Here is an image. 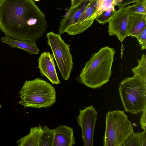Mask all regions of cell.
Masks as SVG:
<instances>
[{
	"label": "cell",
	"mask_w": 146,
	"mask_h": 146,
	"mask_svg": "<svg viewBox=\"0 0 146 146\" xmlns=\"http://www.w3.org/2000/svg\"><path fill=\"white\" fill-rule=\"evenodd\" d=\"M47 23L33 0H0V30L6 36L36 42Z\"/></svg>",
	"instance_id": "1"
},
{
	"label": "cell",
	"mask_w": 146,
	"mask_h": 146,
	"mask_svg": "<svg viewBox=\"0 0 146 146\" xmlns=\"http://www.w3.org/2000/svg\"><path fill=\"white\" fill-rule=\"evenodd\" d=\"M115 51L108 46L92 54L78 77V82L94 89L101 88L109 81Z\"/></svg>",
	"instance_id": "2"
},
{
	"label": "cell",
	"mask_w": 146,
	"mask_h": 146,
	"mask_svg": "<svg viewBox=\"0 0 146 146\" xmlns=\"http://www.w3.org/2000/svg\"><path fill=\"white\" fill-rule=\"evenodd\" d=\"M19 103L25 108H49L56 101V92L51 84L41 78L26 80L19 93Z\"/></svg>",
	"instance_id": "3"
},
{
	"label": "cell",
	"mask_w": 146,
	"mask_h": 146,
	"mask_svg": "<svg viewBox=\"0 0 146 146\" xmlns=\"http://www.w3.org/2000/svg\"><path fill=\"white\" fill-rule=\"evenodd\" d=\"M119 95L125 111L137 115L146 107V81L134 75L120 83Z\"/></svg>",
	"instance_id": "4"
},
{
	"label": "cell",
	"mask_w": 146,
	"mask_h": 146,
	"mask_svg": "<svg viewBox=\"0 0 146 146\" xmlns=\"http://www.w3.org/2000/svg\"><path fill=\"white\" fill-rule=\"evenodd\" d=\"M125 111L117 110L106 113L104 146H123L134 132L133 125Z\"/></svg>",
	"instance_id": "5"
},
{
	"label": "cell",
	"mask_w": 146,
	"mask_h": 146,
	"mask_svg": "<svg viewBox=\"0 0 146 146\" xmlns=\"http://www.w3.org/2000/svg\"><path fill=\"white\" fill-rule=\"evenodd\" d=\"M46 36L47 44L52 51L61 76L64 80H67L73 66L72 56L70 49V45L65 42L60 34L50 32L47 34Z\"/></svg>",
	"instance_id": "6"
},
{
	"label": "cell",
	"mask_w": 146,
	"mask_h": 146,
	"mask_svg": "<svg viewBox=\"0 0 146 146\" xmlns=\"http://www.w3.org/2000/svg\"><path fill=\"white\" fill-rule=\"evenodd\" d=\"M98 118L97 112L92 105L79 109L76 120L81 128L84 146H94V132Z\"/></svg>",
	"instance_id": "7"
},
{
	"label": "cell",
	"mask_w": 146,
	"mask_h": 146,
	"mask_svg": "<svg viewBox=\"0 0 146 146\" xmlns=\"http://www.w3.org/2000/svg\"><path fill=\"white\" fill-rule=\"evenodd\" d=\"M108 22V33L110 36L116 35L122 42L124 40L130 13L125 7H119Z\"/></svg>",
	"instance_id": "8"
},
{
	"label": "cell",
	"mask_w": 146,
	"mask_h": 146,
	"mask_svg": "<svg viewBox=\"0 0 146 146\" xmlns=\"http://www.w3.org/2000/svg\"><path fill=\"white\" fill-rule=\"evenodd\" d=\"M93 0H82L78 4L70 7L62 19L58 29L60 34L67 33L76 23L81 15Z\"/></svg>",
	"instance_id": "9"
},
{
	"label": "cell",
	"mask_w": 146,
	"mask_h": 146,
	"mask_svg": "<svg viewBox=\"0 0 146 146\" xmlns=\"http://www.w3.org/2000/svg\"><path fill=\"white\" fill-rule=\"evenodd\" d=\"M53 54L49 52H44L38 59V66L41 76L46 77L52 84H61L57 73Z\"/></svg>",
	"instance_id": "10"
},
{
	"label": "cell",
	"mask_w": 146,
	"mask_h": 146,
	"mask_svg": "<svg viewBox=\"0 0 146 146\" xmlns=\"http://www.w3.org/2000/svg\"><path fill=\"white\" fill-rule=\"evenodd\" d=\"M146 28V14L130 13L129 15L125 37H135Z\"/></svg>",
	"instance_id": "11"
},
{
	"label": "cell",
	"mask_w": 146,
	"mask_h": 146,
	"mask_svg": "<svg viewBox=\"0 0 146 146\" xmlns=\"http://www.w3.org/2000/svg\"><path fill=\"white\" fill-rule=\"evenodd\" d=\"M53 129L54 133V146H72L75 144L72 128L60 125Z\"/></svg>",
	"instance_id": "12"
},
{
	"label": "cell",
	"mask_w": 146,
	"mask_h": 146,
	"mask_svg": "<svg viewBox=\"0 0 146 146\" xmlns=\"http://www.w3.org/2000/svg\"><path fill=\"white\" fill-rule=\"evenodd\" d=\"M1 40L10 47L20 49L30 54H38L40 51L35 42L15 39L6 35L2 37Z\"/></svg>",
	"instance_id": "13"
},
{
	"label": "cell",
	"mask_w": 146,
	"mask_h": 146,
	"mask_svg": "<svg viewBox=\"0 0 146 146\" xmlns=\"http://www.w3.org/2000/svg\"><path fill=\"white\" fill-rule=\"evenodd\" d=\"M42 128L40 125L31 128L30 132L21 137L16 143L18 146H40L43 132Z\"/></svg>",
	"instance_id": "14"
},
{
	"label": "cell",
	"mask_w": 146,
	"mask_h": 146,
	"mask_svg": "<svg viewBox=\"0 0 146 146\" xmlns=\"http://www.w3.org/2000/svg\"><path fill=\"white\" fill-rule=\"evenodd\" d=\"M123 146H146V129L142 132H134Z\"/></svg>",
	"instance_id": "15"
},
{
	"label": "cell",
	"mask_w": 146,
	"mask_h": 146,
	"mask_svg": "<svg viewBox=\"0 0 146 146\" xmlns=\"http://www.w3.org/2000/svg\"><path fill=\"white\" fill-rule=\"evenodd\" d=\"M42 129L40 146H54V133L53 129L46 125L43 127Z\"/></svg>",
	"instance_id": "16"
},
{
	"label": "cell",
	"mask_w": 146,
	"mask_h": 146,
	"mask_svg": "<svg viewBox=\"0 0 146 146\" xmlns=\"http://www.w3.org/2000/svg\"><path fill=\"white\" fill-rule=\"evenodd\" d=\"M137 66L131 70L134 75H135L146 81V56L143 54L140 60H138Z\"/></svg>",
	"instance_id": "17"
},
{
	"label": "cell",
	"mask_w": 146,
	"mask_h": 146,
	"mask_svg": "<svg viewBox=\"0 0 146 146\" xmlns=\"http://www.w3.org/2000/svg\"><path fill=\"white\" fill-rule=\"evenodd\" d=\"M115 6L112 5L106 10L102 11L96 18L95 20L100 24H104L108 22L115 11Z\"/></svg>",
	"instance_id": "18"
},
{
	"label": "cell",
	"mask_w": 146,
	"mask_h": 146,
	"mask_svg": "<svg viewBox=\"0 0 146 146\" xmlns=\"http://www.w3.org/2000/svg\"><path fill=\"white\" fill-rule=\"evenodd\" d=\"M131 5L125 7L130 13L146 14V0H141Z\"/></svg>",
	"instance_id": "19"
},
{
	"label": "cell",
	"mask_w": 146,
	"mask_h": 146,
	"mask_svg": "<svg viewBox=\"0 0 146 146\" xmlns=\"http://www.w3.org/2000/svg\"><path fill=\"white\" fill-rule=\"evenodd\" d=\"M115 0H99L96 8V13L98 15L112 5H114Z\"/></svg>",
	"instance_id": "20"
},
{
	"label": "cell",
	"mask_w": 146,
	"mask_h": 146,
	"mask_svg": "<svg viewBox=\"0 0 146 146\" xmlns=\"http://www.w3.org/2000/svg\"><path fill=\"white\" fill-rule=\"evenodd\" d=\"M136 37L139 44L141 46V50L146 49V28L140 34L137 36Z\"/></svg>",
	"instance_id": "21"
},
{
	"label": "cell",
	"mask_w": 146,
	"mask_h": 146,
	"mask_svg": "<svg viewBox=\"0 0 146 146\" xmlns=\"http://www.w3.org/2000/svg\"><path fill=\"white\" fill-rule=\"evenodd\" d=\"M141 0H115L114 5L119 7H124L130 4L136 3Z\"/></svg>",
	"instance_id": "22"
},
{
	"label": "cell",
	"mask_w": 146,
	"mask_h": 146,
	"mask_svg": "<svg viewBox=\"0 0 146 146\" xmlns=\"http://www.w3.org/2000/svg\"><path fill=\"white\" fill-rule=\"evenodd\" d=\"M146 107L142 111V114L141 115L140 119V124L141 128L145 130L146 127Z\"/></svg>",
	"instance_id": "23"
},
{
	"label": "cell",
	"mask_w": 146,
	"mask_h": 146,
	"mask_svg": "<svg viewBox=\"0 0 146 146\" xmlns=\"http://www.w3.org/2000/svg\"><path fill=\"white\" fill-rule=\"evenodd\" d=\"M82 0H71L70 7H73L78 4Z\"/></svg>",
	"instance_id": "24"
},
{
	"label": "cell",
	"mask_w": 146,
	"mask_h": 146,
	"mask_svg": "<svg viewBox=\"0 0 146 146\" xmlns=\"http://www.w3.org/2000/svg\"><path fill=\"white\" fill-rule=\"evenodd\" d=\"M2 106L1 105V104L0 103V110L1 109V108Z\"/></svg>",
	"instance_id": "25"
},
{
	"label": "cell",
	"mask_w": 146,
	"mask_h": 146,
	"mask_svg": "<svg viewBox=\"0 0 146 146\" xmlns=\"http://www.w3.org/2000/svg\"><path fill=\"white\" fill-rule=\"evenodd\" d=\"M34 0L35 1H39L40 0Z\"/></svg>",
	"instance_id": "26"
}]
</instances>
